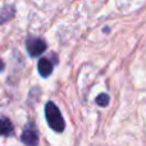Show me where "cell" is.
Returning a JSON list of instances; mask_svg holds the SVG:
<instances>
[{
	"mask_svg": "<svg viewBox=\"0 0 146 146\" xmlns=\"http://www.w3.org/2000/svg\"><path fill=\"white\" fill-rule=\"evenodd\" d=\"M45 114H46V121H48L49 126L56 132H62L66 128V123L64 119L60 114V110L54 103L49 101L45 106Z\"/></svg>",
	"mask_w": 146,
	"mask_h": 146,
	"instance_id": "cell-1",
	"label": "cell"
},
{
	"mask_svg": "<svg viewBox=\"0 0 146 146\" xmlns=\"http://www.w3.org/2000/svg\"><path fill=\"white\" fill-rule=\"evenodd\" d=\"M26 48L31 56H38L46 50V42L40 37H30L26 42Z\"/></svg>",
	"mask_w": 146,
	"mask_h": 146,
	"instance_id": "cell-2",
	"label": "cell"
},
{
	"mask_svg": "<svg viewBox=\"0 0 146 146\" xmlns=\"http://www.w3.org/2000/svg\"><path fill=\"white\" fill-rule=\"evenodd\" d=\"M37 69H38V73H40L42 77H49L51 74L54 69V64L50 59L48 58H42L38 60V64H37Z\"/></svg>",
	"mask_w": 146,
	"mask_h": 146,
	"instance_id": "cell-3",
	"label": "cell"
},
{
	"mask_svg": "<svg viewBox=\"0 0 146 146\" xmlns=\"http://www.w3.org/2000/svg\"><path fill=\"white\" fill-rule=\"evenodd\" d=\"M21 140H22V142L26 145H37L38 144L37 133H36L35 131H32L31 128H27L23 131L22 136H21Z\"/></svg>",
	"mask_w": 146,
	"mask_h": 146,
	"instance_id": "cell-4",
	"label": "cell"
},
{
	"mask_svg": "<svg viewBox=\"0 0 146 146\" xmlns=\"http://www.w3.org/2000/svg\"><path fill=\"white\" fill-rule=\"evenodd\" d=\"M13 133V124L5 117H0V136H9Z\"/></svg>",
	"mask_w": 146,
	"mask_h": 146,
	"instance_id": "cell-5",
	"label": "cell"
},
{
	"mask_svg": "<svg viewBox=\"0 0 146 146\" xmlns=\"http://www.w3.org/2000/svg\"><path fill=\"white\" fill-rule=\"evenodd\" d=\"M109 100H110V99H109V96L106 95V94H100V95L96 98V103L100 106H106L109 104Z\"/></svg>",
	"mask_w": 146,
	"mask_h": 146,
	"instance_id": "cell-6",
	"label": "cell"
},
{
	"mask_svg": "<svg viewBox=\"0 0 146 146\" xmlns=\"http://www.w3.org/2000/svg\"><path fill=\"white\" fill-rule=\"evenodd\" d=\"M3 69H4V63H3V60L0 59V72H1Z\"/></svg>",
	"mask_w": 146,
	"mask_h": 146,
	"instance_id": "cell-7",
	"label": "cell"
}]
</instances>
